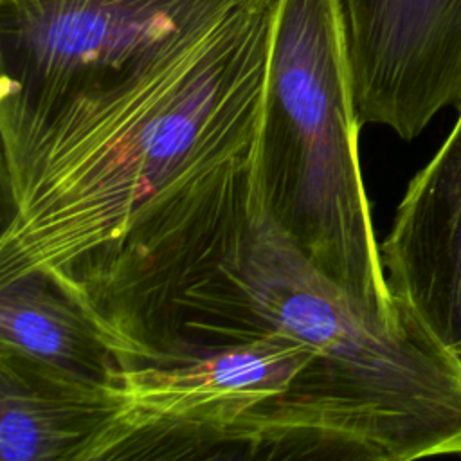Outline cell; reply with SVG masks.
<instances>
[{"instance_id":"obj_5","label":"cell","mask_w":461,"mask_h":461,"mask_svg":"<svg viewBox=\"0 0 461 461\" xmlns=\"http://www.w3.org/2000/svg\"><path fill=\"white\" fill-rule=\"evenodd\" d=\"M243 0H0V112L40 110L139 70Z\"/></svg>"},{"instance_id":"obj_4","label":"cell","mask_w":461,"mask_h":461,"mask_svg":"<svg viewBox=\"0 0 461 461\" xmlns=\"http://www.w3.org/2000/svg\"><path fill=\"white\" fill-rule=\"evenodd\" d=\"M339 0H274L261 137L265 205L304 256L389 326L396 310L358 158Z\"/></svg>"},{"instance_id":"obj_10","label":"cell","mask_w":461,"mask_h":461,"mask_svg":"<svg viewBox=\"0 0 461 461\" xmlns=\"http://www.w3.org/2000/svg\"><path fill=\"white\" fill-rule=\"evenodd\" d=\"M459 358H461V353H459Z\"/></svg>"},{"instance_id":"obj_2","label":"cell","mask_w":461,"mask_h":461,"mask_svg":"<svg viewBox=\"0 0 461 461\" xmlns=\"http://www.w3.org/2000/svg\"><path fill=\"white\" fill-rule=\"evenodd\" d=\"M79 461H378L371 411L324 353L279 330L171 366L121 373Z\"/></svg>"},{"instance_id":"obj_3","label":"cell","mask_w":461,"mask_h":461,"mask_svg":"<svg viewBox=\"0 0 461 461\" xmlns=\"http://www.w3.org/2000/svg\"><path fill=\"white\" fill-rule=\"evenodd\" d=\"M389 326L321 272L268 207L220 270L182 301L184 357L267 330L290 333L384 420L407 461L461 456V358L414 319Z\"/></svg>"},{"instance_id":"obj_7","label":"cell","mask_w":461,"mask_h":461,"mask_svg":"<svg viewBox=\"0 0 461 461\" xmlns=\"http://www.w3.org/2000/svg\"><path fill=\"white\" fill-rule=\"evenodd\" d=\"M396 310L461 353V108L429 164L409 182L380 243Z\"/></svg>"},{"instance_id":"obj_8","label":"cell","mask_w":461,"mask_h":461,"mask_svg":"<svg viewBox=\"0 0 461 461\" xmlns=\"http://www.w3.org/2000/svg\"><path fill=\"white\" fill-rule=\"evenodd\" d=\"M113 409V387L0 351L2 461H79Z\"/></svg>"},{"instance_id":"obj_9","label":"cell","mask_w":461,"mask_h":461,"mask_svg":"<svg viewBox=\"0 0 461 461\" xmlns=\"http://www.w3.org/2000/svg\"><path fill=\"white\" fill-rule=\"evenodd\" d=\"M0 351L106 387L124 371L83 308L43 272L0 283Z\"/></svg>"},{"instance_id":"obj_1","label":"cell","mask_w":461,"mask_h":461,"mask_svg":"<svg viewBox=\"0 0 461 461\" xmlns=\"http://www.w3.org/2000/svg\"><path fill=\"white\" fill-rule=\"evenodd\" d=\"M274 0H243L153 63L0 112V283L43 272L122 369L184 360L182 301L263 205Z\"/></svg>"},{"instance_id":"obj_6","label":"cell","mask_w":461,"mask_h":461,"mask_svg":"<svg viewBox=\"0 0 461 461\" xmlns=\"http://www.w3.org/2000/svg\"><path fill=\"white\" fill-rule=\"evenodd\" d=\"M360 126L418 137L461 108V0H339Z\"/></svg>"}]
</instances>
